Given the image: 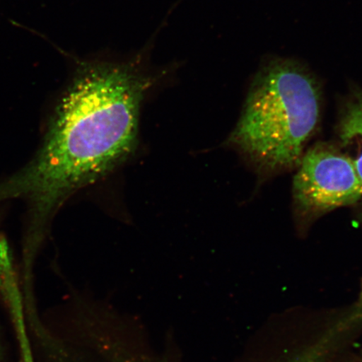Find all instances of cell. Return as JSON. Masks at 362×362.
Masks as SVG:
<instances>
[{"label":"cell","mask_w":362,"mask_h":362,"mask_svg":"<svg viewBox=\"0 0 362 362\" xmlns=\"http://www.w3.org/2000/svg\"><path fill=\"white\" fill-rule=\"evenodd\" d=\"M22 362H35L33 353L26 352L21 356Z\"/></svg>","instance_id":"8992f818"},{"label":"cell","mask_w":362,"mask_h":362,"mask_svg":"<svg viewBox=\"0 0 362 362\" xmlns=\"http://www.w3.org/2000/svg\"><path fill=\"white\" fill-rule=\"evenodd\" d=\"M296 211L310 220L362 199V185L351 158L342 149L319 144L305 152L293 182Z\"/></svg>","instance_id":"3957f363"},{"label":"cell","mask_w":362,"mask_h":362,"mask_svg":"<svg viewBox=\"0 0 362 362\" xmlns=\"http://www.w3.org/2000/svg\"><path fill=\"white\" fill-rule=\"evenodd\" d=\"M320 116L313 76L296 62L275 61L253 81L230 143L262 171L296 168Z\"/></svg>","instance_id":"7a4b0ae2"},{"label":"cell","mask_w":362,"mask_h":362,"mask_svg":"<svg viewBox=\"0 0 362 362\" xmlns=\"http://www.w3.org/2000/svg\"><path fill=\"white\" fill-rule=\"evenodd\" d=\"M0 362H3L1 352H0Z\"/></svg>","instance_id":"52a82bcc"},{"label":"cell","mask_w":362,"mask_h":362,"mask_svg":"<svg viewBox=\"0 0 362 362\" xmlns=\"http://www.w3.org/2000/svg\"><path fill=\"white\" fill-rule=\"evenodd\" d=\"M115 362H151L147 359H142L139 356H134L127 351L122 352L121 354L116 357Z\"/></svg>","instance_id":"5b68a950"},{"label":"cell","mask_w":362,"mask_h":362,"mask_svg":"<svg viewBox=\"0 0 362 362\" xmlns=\"http://www.w3.org/2000/svg\"><path fill=\"white\" fill-rule=\"evenodd\" d=\"M129 62H88L49 120L35 155L0 182V203L26 204L24 253L35 255L54 215L79 189L120 165L137 144L140 104L152 84Z\"/></svg>","instance_id":"6da1fadb"},{"label":"cell","mask_w":362,"mask_h":362,"mask_svg":"<svg viewBox=\"0 0 362 362\" xmlns=\"http://www.w3.org/2000/svg\"><path fill=\"white\" fill-rule=\"evenodd\" d=\"M337 129L341 147L351 158L362 185V90L343 106ZM360 203L362 207V199Z\"/></svg>","instance_id":"277c9868"}]
</instances>
